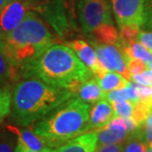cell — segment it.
Here are the masks:
<instances>
[{"label":"cell","instance_id":"cell-1","mask_svg":"<svg viewBox=\"0 0 152 152\" xmlns=\"http://www.w3.org/2000/svg\"><path fill=\"white\" fill-rule=\"evenodd\" d=\"M13 69H16L15 72L18 71L15 76L38 79L53 86L72 91L92 79L94 75L73 49L61 44L52 45L37 59ZM15 72L11 73V76Z\"/></svg>","mask_w":152,"mask_h":152},{"label":"cell","instance_id":"cell-2","mask_svg":"<svg viewBox=\"0 0 152 152\" xmlns=\"http://www.w3.org/2000/svg\"><path fill=\"white\" fill-rule=\"evenodd\" d=\"M73 96L70 90L29 78L19 82L14 89L10 120L22 127L31 126Z\"/></svg>","mask_w":152,"mask_h":152},{"label":"cell","instance_id":"cell-3","mask_svg":"<svg viewBox=\"0 0 152 152\" xmlns=\"http://www.w3.org/2000/svg\"><path fill=\"white\" fill-rule=\"evenodd\" d=\"M52 45L53 35L32 11H28L15 30L0 35V51L12 68H20L37 59Z\"/></svg>","mask_w":152,"mask_h":152},{"label":"cell","instance_id":"cell-4","mask_svg":"<svg viewBox=\"0 0 152 152\" xmlns=\"http://www.w3.org/2000/svg\"><path fill=\"white\" fill-rule=\"evenodd\" d=\"M90 112L91 104L73 96L35 123L32 131L43 138L49 147L60 146L71 139L91 130Z\"/></svg>","mask_w":152,"mask_h":152},{"label":"cell","instance_id":"cell-5","mask_svg":"<svg viewBox=\"0 0 152 152\" xmlns=\"http://www.w3.org/2000/svg\"><path fill=\"white\" fill-rule=\"evenodd\" d=\"M78 15L84 32L91 33L106 24H113L107 0H79Z\"/></svg>","mask_w":152,"mask_h":152},{"label":"cell","instance_id":"cell-6","mask_svg":"<svg viewBox=\"0 0 152 152\" xmlns=\"http://www.w3.org/2000/svg\"><path fill=\"white\" fill-rule=\"evenodd\" d=\"M69 4L65 0H48L35 7L42 16L50 24L59 36H65L75 28V24L69 20L66 14Z\"/></svg>","mask_w":152,"mask_h":152},{"label":"cell","instance_id":"cell-7","mask_svg":"<svg viewBox=\"0 0 152 152\" xmlns=\"http://www.w3.org/2000/svg\"><path fill=\"white\" fill-rule=\"evenodd\" d=\"M113 10L119 28H139L145 23V0H112Z\"/></svg>","mask_w":152,"mask_h":152},{"label":"cell","instance_id":"cell-8","mask_svg":"<svg viewBox=\"0 0 152 152\" xmlns=\"http://www.w3.org/2000/svg\"><path fill=\"white\" fill-rule=\"evenodd\" d=\"M28 4L19 0H13L0 12V28L2 34L12 31L20 25L28 13Z\"/></svg>","mask_w":152,"mask_h":152},{"label":"cell","instance_id":"cell-9","mask_svg":"<svg viewBox=\"0 0 152 152\" xmlns=\"http://www.w3.org/2000/svg\"><path fill=\"white\" fill-rule=\"evenodd\" d=\"M66 45L75 51V53L78 55V57L81 59L82 62L92 71L96 77H100L104 73H106V71L104 70L99 64L96 53L85 41L73 40L67 42Z\"/></svg>","mask_w":152,"mask_h":152},{"label":"cell","instance_id":"cell-10","mask_svg":"<svg viewBox=\"0 0 152 152\" xmlns=\"http://www.w3.org/2000/svg\"><path fill=\"white\" fill-rule=\"evenodd\" d=\"M98 130L77 136L56 149V152H95L97 148Z\"/></svg>","mask_w":152,"mask_h":152},{"label":"cell","instance_id":"cell-11","mask_svg":"<svg viewBox=\"0 0 152 152\" xmlns=\"http://www.w3.org/2000/svg\"><path fill=\"white\" fill-rule=\"evenodd\" d=\"M117 115L113 107L107 99H102L93 106L90 112V126L91 129L99 130L103 129L116 118Z\"/></svg>","mask_w":152,"mask_h":152},{"label":"cell","instance_id":"cell-12","mask_svg":"<svg viewBox=\"0 0 152 152\" xmlns=\"http://www.w3.org/2000/svg\"><path fill=\"white\" fill-rule=\"evenodd\" d=\"M99 43V42H98ZM101 44L106 61L107 63L110 72H117L123 75L129 81H132V75L127 68L125 59L123 58V53L118 47L109 44Z\"/></svg>","mask_w":152,"mask_h":152},{"label":"cell","instance_id":"cell-13","mask_svg":"<svg viewBox=\"0 0 152 152\" xmlns=\"http://www.w3.org/2000/svg\"><path fill=\"white\" fill-rule=\"evenodd\" d=\"M73 92L75 96L80 98L82 101L91 105L104 99L106 96V92L100 86L97 77L83 83Z\"/></svg>","mask_w":152,"mask_h":152},{"label":"cell","instance_id":"cell-14","mask_svg":"<svg viewBox=\"0 0 152 152\" xmlns=\"http://www.w3.org/2000/svg\"><path fill=\"white\" fill-rule=\"evenodd\" d=\"M7 129L10 132H12L13 134L18 136V139L20 140L23 144L29 149L34 151H41L49 147L47 141L43 138L36 134L33 131L22 129L14 125L7 126Z\"/></svg>","mask_w":152,"mask_h":152},{"label":"cell","instance_id":"cell-15","mask_svg":"<svg viewBox=\"0 0 152 152\" xmlns=\"http://www.w3.org/2000/svg\"><path fill=\"white\" fill-rule=\"evenodd\" d=\"M130 135L131 133L126 129L106 126L98 130L97 145L124 144Z\"/></svg>","mask_w":152,"mask_h":152},{"label":"cell","instance_id":"cell-16","mask_svg":"<svg viewBox=\"0 0 152 152\" xmlns=\"http://www.w3.org/2000/svg\"><path fill=\"white\" fill-rule=\"evenodd\" d=\"M97 78L100 86L105 92L123 89L129 84L128 80L116 72H106Z\"/></svg>","mask_w":152,"mask_h":152},{"label":"cell","instance_id":"cell-17","mask_svg":"<svg viewBox=\"0 0 152 152\" xmlns=\"http://www.w3.org/2000/svg\"><path fill=\"white\" fill-rule=\"evenodd\" d=\"M92 37L96 42L99 43L109 44L118 47L119 41V35L114 27L113 24H106L93 31Z\"/></svg>","mask_w":152,"mask_h":152},{"label":"cell","instance_id":"cell-18","mask_svg":"<svg viewBox=\"0 0 152 152\" xmlns=\"http://www.w3.org/2000/svg\"><path fill=\"white\" fill-rule=\"evenodd\" d=\"M122 53L124 59L127 58H139L146 63L147 64L152 62V53L140 42L133 44L131 47L124 48Z\"/></svg>","mask_w":152,"mask_h":152},{"label":"cell","instance_id":"cell-19","mask_svg":"<svg viewBox=\"0 0 152 152\" xmlns=\"http://www.w3.org/2000/svg\"><path fill=\"white\" fill-rule=\"evenodd\" d=\"M149 146L143 134L142 126L131 134L125 142L124 152H145Z\"/></svg>","mask_w":152,"mask_h":152},{"label":"cell","instance_id":"cell-20","mask_svg":"<svg viewBox=\"0 0 152 152\" xmlns=\"http://www.w3.org/2000/svg\"><path fill=\"white\" fill-rule=\"evenodd\" d=\"M139 33L140 31L137 28L131 26H124L120 28L119 41L118 48L121 50V52L124 48H129L135 43Z\"/></svg>","mask_w":152,"mask_h":152},{"label":"cell","instance_id":"cell-21","mask_svg":"<svg viewBox=\"0 0 152 152\" xmlns=\"http://www.w3.org/2000/svg\"><path fill=\"white\" fill-rule=\"evenodd\" d=\"M112 105L118 117L124 118H132L135 106L134 102L128 100H122V101L114 102L112 103Z\"/></svg>","mask_w":152,"mask_h":152},{"label":"cell","instance_id":"cell-22","mask_svg":"<svg viewBox=\"0 0 152 152\" xmlns=\"http://www.w3.org/2000/svg\"><path fill=\"white\" fill-rule=\"evenodd\" d=\"M11 102L12 94L8 89H4L0 93V124L8 116V114L10 113Z\"/></svg>","mask_w":152,"mask_h":152},{"label":"cell","instance_id":"cell-23","mask_svg":"<svg viewBox=\"0 0 152 152\" xmlns=\"http://www.w3.org/2000/svg\"><path fill=\"white\" fill-rule=\"evenodd\" d=\"M127 68L131 75H135L145 71L148 69V64L139 58H127L125 59Z\"/></svg>","mask_w":152,"mask_h":152},{"label":"cell","instance_id":"cell-24","mask_svg":"<svg viewBox=\"0 0 152 152\" xmlns=\"http://www.w3.org/2000/svg\"><path fill=\"white\" fill-rule=\"evenodd\" d=\"M15 148L14 136L4 133L0 134V152H15Z\"/></svg>","mask_w":152,"mask_h":152},{"label":"cell","instance_id":"cell-25","mask_svg":"<svg viewBox=\"0 0 152 152\" xmlns=\"http://www.w3.org/2000/svg\"><path fill=\"white\" fill-rule=\"evenodd\" d=\"M132 80L143 86H152V70L146 69L140 74L132 76Z\"/></svg>","mask_w":152,"mask_h":152},{"label":"cell","instance_id":"cell-26","mask_svg":"<svg viewBox=\"0 0 152 152\" xmlns=\"http://www.w3.org/2000/svg\"><path fill=\"white\" fill-rule=\"evenodd\" d=\"M134 86L135 87L136 91L138 94V96L140 100L145 101L152 98V86H143L140 84H138L136 82H133Z\"/></svg>","mask_w":152,"mask_h":152},{"label":"cell","instance_id":"cell-27","mask_svg":"<svg viewBox=\"0 0 152 152\" xmlns=\"http://www.w3.org/2000/svg\"><path fill=\"white\" fill-rule=\"evenodd\" d=\"M10 75L11 66L0 51V81H3L7 78L10 77Z\"/></svg>","mask_w":152,"mask_h":152},{"label":"cell","instance_id":"cell-28","mask_svg":"<svg viewBox=\"0 0 152 152\" xmlns=\"http://www.w3.org/2000/svg\"><path fill=\"white\" fill-rule=\"evenodd\" d=\"M144 26L152 30V0H145V23Z\"/></svg>","mask_w":152,"mask_h":152},{"label":"cell","instance_id":"cell-29","mask_svg":"<svg viewBox=\"0 0 152 152\" xmlns=\"http://www.w3.org/2000/svg\"><path fill=\"white\" fill-rule=\"evenodd\" d=\"M137 41L143 44L149 51L152 52V32L140 31Z\"/></svg>","mask_w":152,"mask_h":152},{"label":"cell","instance_id":"cell-30","mask_svg":"<svg viewBox=\"0 0 152 152\" xmlns=\"http://www.w3.org/2000/svg\"><path fill=\"white\" fill-rule=\"evenodd\" d=\"M124 145L116 144V145H97L95 152H124Z\"/></svg>","mask_w":152,"mask_h":152},{"label":"cell","instance_id":"cell-31","mask_svg":"<svg viewBox=\"0 0 152 152\" xmlns=\"http://www.w3.org/2000/svg\"><path fill=\"white\" fill-rule=\"evenodd\" d=\"M15 152H56V149H53L51 147L48 148H46L43 150H41V151H34L31 149H29L28 147H26L23 142L18 139L16 144V148H15Z\"/></svg>","mask_w":152,"mask_h":152},{"label":"cell","instance_id":"cell-32","mask_svg":"<svg viewBox=\"0 0 152 152\" xmlns=\"http://www.w3.org/2000/svg\"><path fill=\"white\" fill-rule=\"evenodd\" d=\"M142 130H143L145 140L147 142L148 145L152 146V126L145 124L142 126Z\"/></svg>","mask_w":152,"mask_h":152},{"label":"cell","instance_id":"cell-33","mask_svg":"<svg viewBox=\"0 0 152 152\" xmlns=\"http://www.w3.org/2000/svg\"><path fill=\"white\" fill-rule=\"evenodd\" d=\"M9 2H10V1H9V0H0V12L8 4Z\"/></svg>","mask_w":152,"mask_h":152},{"label":"cell","instance_id":"cell-34","mask_svg":"<svg viewBox=\"0 0 152 152\" xmlns=\"http://www.w3.org/2000/svg\"><path fill=\"white\" fill-rule=\"evenodd\" d=\"M145 124L152 126V112L150 113V115H149V117H148V118H147L146 123H145Z\"/></svg>","mask_w":152,"mask_h":152},{"label":"cell","instance_id":"cell-35","mask_svg":"<svg viewBox=\"0 0 152 152\" xmlns=\"http://www.w3.org/2000/svg\"><path fill=\"white\" fill-rule=\"evenodd\" d=\"M145 152H152V146L149 145V146L147 147V150Z\"/></svg>","mask_w":152,"mask_h":152},{"label":"cell","instance_id":"cell-36","mask_svg":"<svg viewBox=\"0 0 152 152\" xmlns=\"http://www.w3.org/2000/svg\"><path fill=\"white\" fill-rule=\"evenodd\" d=\"M148 68H149L150 69H151L152 70V62H151L150 64H148Z\"/></svg>","mask_w":152,"mask_h":152},{"label":"cell","instance_id":"cell-37","mask_svg":"<svg viewBox=\"0 0 152 152\" xmlns=\"http://www.w3.org/2000/svg\"><path fill=\"white\" fill-rule=\"evenodd\" d=\"M4 89H3V88H2V87L0 86V93L2 92V91H4Z\"/></svg>","mask_w":152,"mask_h":152},{"label":"cell","instance_id":"cell-38","mask_svg":"<svg viewBox=\"0 0 152 152\" xmlns=\"http://www.w3.org/2000/svg\"><path fill=\"white\" fill-rule=\"evenodd\" d=\"M2 34V31H1V28H0V35Z\"/></svg>","mask_w":152,"mask_h":152},{"label":"cell","instance_id":"cell-39","mask_svg":"<svg viewBox=\"0 0 152 152\" xmlns=\"http://www.w3.org/2000/svg\"><path fill=\"white\" fill-rule=\"evenodd\" d=\"M9 1H13V0H9Z\"/></svg>","mask_w":152,"mask_h":152},{"label":"cell","instance_id":"cell-40","mask_svg":"<svg viewBox=\"0 0 152 152\" xmlns=\"http://www.w3.org/2000/svg\"><path fill=\"white\" fill-rule=\"evenodd\" d=\"M70 1H73V0H70Z\"/></svg>","mask_w":152,"mask_h":152},{"label":"cell","instance_id":"cell-41","mask_svg":"<svg viewBox=\"0 0 152 152\" xmlns=\"http://www.w3.org/2000/svg\"><path fill=\"white\" fill-rule=\"evenodd\" d=\"M151 53H152V52H151Z\"/></svg>","mask_w":152,"mask_h":152}]
</instances>
